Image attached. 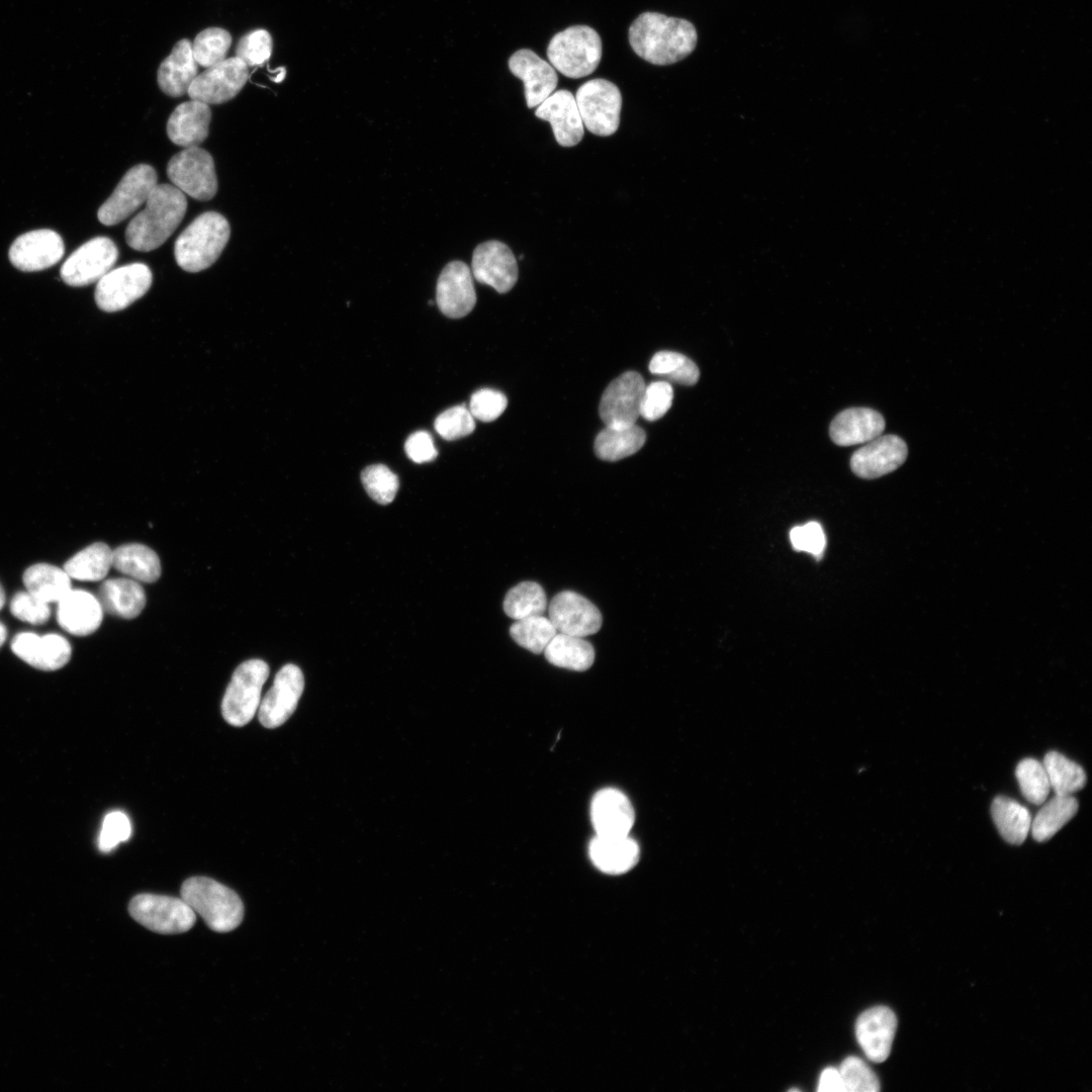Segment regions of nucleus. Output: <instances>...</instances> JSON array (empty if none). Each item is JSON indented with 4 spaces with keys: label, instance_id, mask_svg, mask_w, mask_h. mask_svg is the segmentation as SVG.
I'll return each mask as SVG.
<instances>
[{
    "label": "nucleus",
    "instance_id": "f257e3e1",
    "mask_svg": "<svg viewBox=\"0 0 1092 1092\" xmlns=\"http://www.w3.org/2000/svg\"><path fill=\"white\" fill-rule=\"evenodd\" d=\"M697 40L692 22L658 12L640 14L629 27V42L635 54L658 66L684 60L693 53Z\"/></svg>",
    "mask_w": 1092,
    "mask_h": 1092
},
{
    "label": "nucleus",
    "instance_id": "f03ea898",
    "mask_svg": "<svg viewBox=\"0 0 1092 1092\" xmlns=\"http://www.w3.org/2000/svg\"><path fill=\"white\" fill-rule=\"evenodd\" d=\"M187 209L184 193L170 184H157L146 208L139 212L125 230L127 245L140 252H150L163 245L183 219Z\"/></svg>",
    "mask_w": 1092,
    "mask_h": 1092
},
{
    "label": "nucleus",
    "instance_id": "7ed1b4c3",
    "mask_svg": "<svg viewBox=\"0 0 1092 1092\" xmlns=\"http://www.w3.org/2000/svg\"><path fill=\"white\" fill-rule=\"evenodd\" d=\"M230 236L231 226L222 214L206 211L198 215L176 240L177 264L187 272L210 267L220 256Z\"/></svg>",
    "mask_w": 1092,
    "mask_h": 1092
},
{
    "label": "nucleus",
    "instance_id": "20e7f679",
    "mask_svg": "<svg viewBox=\"0 0 1092 1092\" xmlns=\"http://www.w3.org/2000/svg\"><path fill=\"white\" fill-rule=\"evenodd\" d=\"M180 893L194 913L214 931L228 932L242 922L244 906L238 894L210 878H189L182 884Z\"/></svg>",
    "mask_w": 1092,
    "mask_h": 1092
},
{
    "label": "nucleus",
    "instance_id": "39448f33",
    "mask_svg": "<svg viewBox=\"0 0 1092 1092\" xmlns=\"http://www.w3.org/2000/svg\"><path fill=\"white\" fill-rule=\"evenodd\" d=\"M547 58L562 75L573 79L585 77L601 62V37L590 26H569L553 35L547 48Z\"/></svg>",
    "mask_w": 1092,
    "mask_h": 1092
},
{
    "label": "nucleus",
    "instance_id": "423d86ee",
    "mask_svg": "<svg viewBox=\"0 0 1092 1092\" xmlns=\"http://www.w3.org/2000/svg\"><path fill=\"white\" fill-rule=\"evenodd\" d=\"M269 666L261 659L241 663L234 671L221 702L224 720L237 727L249 723L258 711Z\"/></svg>",
    "mask_w": 1092,
    "mask_h": 1092
},
{
    "label": "nucleus",
    "instance_id": "0eeeda50",
    "mask_svg": "<svg viewBox=\"0 0 1092 1092\" xmlns=\"http://www.w3.org/2000/svg\"><path fill=\"white\" fill-rule=\"evenodd\" d=\"M575 101L583 125L600 136L615 133L620 124L622 95L619 88L606 79H592L575 93Z\"/></svg>",
    "mask_w": 1092,
    "mask_h": 1092
},
{
    "label": "nucleus",
    "instance_id": "6e6552de",
    "mask_svg": "<svg viewBox=\"0 0 1092 1092\" xmlns=\"http://www.w3.org/2000/svg\"><path fill=\"white\" fill-rule=\"evenodd\" d=\"M131 917L148 929L162 934L189 930L196 919L194 911L182 899L155 894H139L128 906Z\"/></svg>",
    "mask_w": 1092,
    "mask_h": 1092
},
{
    "label": "nucleus",
    "instance_id": "1a4fd4ad",
    "mask_svg": "<svg viewBox=\"0 0 1092 1092\" xmlns=\"http://www.w3.org/2000/svg\"><path fill=\"white\" fill-rule=\"evenodd\" d=\"M170 181L183 193L207 201L217 191V178L212 156L199 147L185 148L174 155L167 166Z\"/></svg>",
    "mask_w": 1092,
    "mask_h": 1092
},
{
    "label": "nucleus",
    "instance_id": "9d476101",
    "mask_svg": "<svg viewBox=\"0 0 1092 1092\" xmlns=\"http://www.w3.org/2000/svg\"><path fill=\"white\" fill-rule=\"evenodd\" d=\"M152 281V271L143 263L110 270L97 281L96 304L107 312L124 309L147 293Z\"/></svg>",
    "mask_w": 1092,
    "mask_h": 1092
},
{
    "label": "nucleus",
    "instance_id": "9b49d317",
    "mask_svg": "<svg viewBox=\"0 0 1092 1092\" xmlns=\"http://www.w3.org/2000/svg\"><path fill=\"white\" fill-rule=\"evenodd\" d=\"M157 182V172L152 166L139 164L130 168L110 197L99 207V221L104 225H114L124 220L147 202Z\"/></svg>",
    "mask_w": 1092,
    "mask_h": 1092
},
{
    "label": "nucleus",
    "instance_id": "f8f14e48",
    "mask_svg": "<svg viewBox=\"0 0 1092 1092\" xmlns=\"http://www.w3.org/2000/svg\"><path fill=\"white\" fill-rule=\"evenodd\" d=\"M118 249L107 237H96L74 251L62 265V280L75 287L98 281L115 264Z\"/></svg>",
    "mask_w": 1092,
    "mask_h": 1092
},
{
    "label": "nucleus",
    "instance_id": "ddd939ff",
    "mask_svg": "<svg viewBox=\"0 0 1092 1092\" xmlns=\"http://www.w3.org/2000/svg\"><path fill=\"white\" fill-rule=\"evenodd\" d=\"M248 78V66L237 57L229 58L197 75L187 94L208 105L224 103L238 95Z\"/></svg>",
    "mask_w": 1092,
    "mask_h": 1092
},
{
    "label": "nucleus",
    "instance_id": "4468645a",
    "mask_svg": "<svg viewBox=\"0 0 1092 1092\" xmlns=\"http://www.w3.org/2000/svg\"><path fill=\"white\" fill-rule=\"evenodd\" d=\"M645 385L643 377L636 371H627L614 379L600 401L599 413L604 424L608 427L636 424Z\"/></svg>",
    "mask_w": 1092,
    "mask_h": 1092
},
{
    "label": "nucleus",
    "instance_id": "2eb2a0df",
    "mask_svg": "<svg viewBox=\"0 0 1092 1092\" xmlns=\"http://www.w3.org/2000/svg\"><path fill=\"white\" fill-rule=\"evenodd\" d=\"M303 688L304 677L300 668L292 663L282 666L260 702V723L266 728H276L285 723L295 711Z\"/></svg>",
    "mask_w": 1092,
    "mask_h": 1092
},
{
    "label": "nucleus",
    "instance_id": "dca6fc26",
    "mask_svg": "<svg viewBox=\"0 0 1092 1092\" xmlns=\"http://www.w3.org/2000/svg\"><path fill=\"white\" fill-rule=\"evenodd\" d=\"M548 614L557 632L578 637L597 633L603 622L599 609L586 598L571 590L555 595L549 604Z\"/></svg>",
    "mask_w": 1092,
    "mask_h": 1092
},
{
    "label": "nucleus",
    "instance_id": "f3484780",
    "mask_svg": "<svg viewBox=\"0 0 1092 1092\" xmlns=\"http://www.w3.org/2000/svg\"><path fill=\"white\" fill-rule=\"evenodd\" d=\"M471 271L482 284L498 293L510 291L518 280V264L512 250L503 242L487 241L473 251Z\"/></svg>",
    "mask_w": 1092,
    "mask_h": 1092
},
{
    "label": "nucleus",
    "instance_id": "a211bd4d",
    "mask_svg": "<svg viewBox=\"0 0 1092 1092\" xmlns=\"http://www.w3.org/2000/svg\"><path fill=\"white\" fill-rule=\"evenodd\" d=\"M64 252L62 237L55 231L41 229L19 236L10 246L9 260L21 271L34 272L57 264Z\"/></svg>",
    "mask_w": 1092,
    "mask_h": 1092
},
{
    "label": "nucleus",
    "instance_id": "6ab92c4d",
    "mask_svg": "<svg viewBox=\"0 0 1092 1092\" xmlns=\"http://www.w3.org/2000/svg\"><path fill=\"white\" fill-rule=\"evenodd\" d=\"M907 455V445L900 437L880 435L854 451L850 468L860 478L874 479L896 470Z\"/></svg>",
    "mask_w": 1092,
    "mask_h": 1092
},
{
    "label": "nucleus",
    "instance_id": "aec40b11",
    "mask_svg": "<svg viewBox=\"0 0 1092 1092\" xmlns=\"http://www.w3.org/2000/svg\"><path fill=\"white\" fill-rule=\"evenodd\" d=\"M436 301L440 311L451 318L467 315L476 303L472 274L462 261L448 263L439 275Z\"/></svg>",
    "mask_w": 1092,
    "mask_h": 1092
},
{
    "label": "nucleus",
    "instance_id": "412c9836",
    "mask_svg": "<svg viewBox=\"0 0 1092 1092\" xmlns=\"http://www.w3.org/2000/svg\"><path fill=\"white\" fill-rule=\"evenodd\" d=\"M11 649L27 664L47 671L63 667L72 655L69 641L55 633L41 636L31 632L18 633L11 641Z\"/></svg>",
    "mask_w": 1092,
    "mask_h": 1092
},
{
    "label": "nucleus",
    "instance_id": "4be33fe9",
    "mask_svg": "<svg viewBox=\"0 0 1092 1092\" xmlns=\"http://www.w3.org/2000/svg\"><path fill=\"white\" fill-rule=\"evenodd\" d=\"M509 69L524 83L527 106L542 103L557 87L558 77L550 63L529 49L515 52L509 59Z\"/></svg>",
    "mask_w": 1092,
    "mask_h": 1092
},
{
    "label": "nucleus",
    "instance_id": "5701e85b",
    "mask_svg": "<svg viewBox=\"0 0 1092 1092\" xmlns=\"http://www.w3.org/2000/svg\"><path fill=\"white\" fill-rule=\"evenodd\" d=\"M536 117L551 124L556 142L562 147L576 146L584 134L583 123L574 95L560 89L549 95L535 111Z\"/></svg>",
    "mask_w": 1092,
    "mask_h": 1092
},
{
    "label": "nucleus",
    "instance_id": "b1692460",
    "mask_svg": "<svg viewBox=\"0 0 1092 1092\" xmlns=\"http://www.w3.org/2000/svg\"><path fill=\"white\" fill-rule=\"evenodd\" d=\"M590 819L596 835H629L635 812L629 798L620 790L605 788L596 793L590 804Z\"/></svg>",
    "mask_w": 1092,
    "mask_h": 1092
},
{
    "label": "nucleus",
    "instance_id": "393cba45",
    "mask_svg": "<svg viewBox=\"0 0 1092 1092\" xmlns=\"http://www.w3.org/2000/svg\"><path fill=\"white\" fill-rule=\"evenodd\" d=\"M897 1029V1017L886 1006H875L856 1019L855 1035L864 1055L875 1063L889 1057Z\"/></svg>",
    "mask_w": 1092,
    "mask_h": 1092
},
{
    "label": "nucleus",
    "instance_id": "a878e982",
    "mask_svg": "<svg viewBox=\"0 0 1092 1092\" xmlns=\"http://www.w3.org/2000/svg\"><path fill=\"white\" fill-rule=\"evenodd\" d=\"M103 618V609L96 596L83 589H71L58 602L57 619L68 633L87 636L95 632Z\"/></svg>",
    "mask_w": 1092,
    "mask_h": 1092
},
{
    "label": "nucleus",
    "instance_id": "bb28decb",
    "mask_svg": "<svg viewBox=\"0 0 1092 1092\" xmlns=\"http://www.w3.org/2000/svg\"><path fill=\"white\" fill-rule=\"evenodd\" d=\"M883 416L870 407H849L840 412L832 420L829 435L838 446H852L867 443L885 430Z\"/></svg>",
    "mask_w": 1092,
    "mask_h": 1092
},
{
    "label": "nucleus",
    "instance_id": "cd10ccee",
    "mask_svg": "<svg viewBox=\"0 0 1092 1092\" xmlns=\"http://www.w3.org/2000/svg\"><path fill=\"white\" fill-rule=\"evenodd\" d=\"M210 119L208 104L191 99L173 110L167 122V134L178 146L197 147L208 135Z\"/></svg>",
    "mask_w": 1092,
    "mask_h": 1092
},
{
    "label": "nucleus",
    "instance_id": "c85d7f7f",
    "mask_svg": "<svg viewBox=\"0 0 1092 1092\" xmlns=\"http://www.w3.org/2000/svg\"><path fill=\"white\" fill-rule=\"evenodd\" d=\"M588 854L600 871L619 875L630 871L638 862L640 849L630 835H596L589 842Z\"/></svg>",
    "mask_w": 1092,
    "mask_h": 1092
},
{
    "label": "nucleus",
    "instance_id": "c756f323",
    "mask_svg": "<svg viewBox=\"0 0 1092 1092\" xmlns=\"http://www.w3.org/2000/svg\"><path fill=\"white\" fill-rule=\"evenodd\" d=\"M197 65L190 40L185 38L179 40L159 67L160 89L171 97L184 95L197 76Z\"/></svg>",
    "mask_w": 1092,
    "mask_h": 1092
},
{
    "label": "nucleus",
    "instance_id": "7c9ffc66",
    "mask_svg": "<svg viewBox=\"0 0 1092 1092\" xmlns=\"http://www.w3.org/2000/svg\"><path fill=\"white\" fill-rule=\"evenodd\" d=\"M97 598L103 612L124 619L138 617L146 605L143 586L130 578L105 580L99 586Z\"/></svg>",
    "mask_w": 1092,
    "mask_h": 1092
},
{
    "label": "nucleus",
    "instance_id": "2f4dec72",
    "mask_svg": "<svg viewBox=\"0 0 1092 1092\" xmlns=\"http://www.w3.org/2000/svg\"><path fill=\"white\" fill-rule=\"evenodd\" d=\"M112 566L136 581L155 582L161 575V563L150 547L130 543L112 550Z\"/></svg>",
    "mask_w": 1092,
    "mask_h": 1092
},
{
    "label": "nucleus",
    "instance_id": "473e14b6",
    "mask_svg": "<svg viewBox=\"0 0 1092 1092\" xmlns=\"http://www.w3.org/2000/svg\"><path fill=\"white\" fill-rule=\"evenodd\" d=\"M552 665L576 671L588 669L595 661V649L583 637L557 632L544 649Z\"/></svg>",
    "mask_w": 1092,
    "mask_h": 1092
},
{
    "label": "nucleus",
    "instance_id": "72a5a7b5",
    "mask_svg": "<svg viewBox=\"0 0 1092 1092\" xmlns=\"http://www.w3.org/2000/svg\"><path fill=\"white\" fill-rule=\"evenodd\" d=\"M646 441L645 432L636 424L603 429L595 440L596 455L606 461H617L635 454Z\"/></svg>",
    "mask_w": 1092,
    "mask_h": 1092
},
{
    "label": "nucleus",
    "instance_id": "f704fd0d",
    "mask_svg": "<svg viewBox=\"0 0 1092 1092\" xmlns=\"http://www.w3.org/2000/svg\"><path fill=\"white\" fill-rule=\"evenodd\" d=\"M70 578L64 568L48 563L29 566L22 576L26 590L48 604L58 603L72 589Z\"/></svg>",
    "mask_w": 1092,
    "mask_h": 1092
},
{
    "label": "nucleus",
    "instance_id": "c9c22d12",
    "mask_svg": "<svg viewBox=\"0 0 1092 1092\" xmlns=\"http://www.w3.org/2000/svg\"><path fill=\"white\" fill-rule=\"evenodd\" d=\"M991 814L1000 835L1008 843L1019 845L1025 840L1032 820L1026 807L1011 798L998 796L991 805Z\"/></svg>",
    "mask_w": 1092,
    "mask_h": 1092
},
{
    "label": "nucleus",
    "instance_id": "e433bc0d",
    "mask_svg": "<svg viewBox=\"0 0 1092 1092\" xmlns=\"http://www.w3.org/2000/svg\"><path fill=\"white\" fill-rule=\"evenodd\" d=\"M1078 811V802L1072 796L1055 795L1031 820L1032 837L1043 842L1052 838Z\"/></svg>",
    "mask_w": 1092,
    "mask_h": 1092
},
{
    "label": "nucleus",
    "instance_id": "4c0bfd02",
    "mask_svg": "<svg viewBox=\"0 0 1092 1092\" xmlns=\"http://www.w3.org/2000/svg\"><path fill=\"white\" fill-rule=\"evenodd\" d=\"M112 566V550L102 542L93 543L71 557L64 570L82 581L102 580Z\"/></svg>",
    "mask_w": 1092,
    "mask_h": 1092
},
{
    "label": "nucleus",
    "instance_id": "58836bf2",
    "mask_svg": "<svg viewBox=\"0 0 1092 1092\" xmlns=\"http://www.w3.org/2000/svg\"><path fill=\"white\" fill-rule=\"evenodd\" d=\"M1042 765L1055 795H1073L1086 784V774L1082 766L1058 751L1048 752Z\"/></svg>",
    "mask_w": 1092,
    "mask_h": 1092
},
{
    "label": "nucleus",
    "instance_id": "ea45409f",
    "mask_svg": "<svg viewBox=\"0 0 1092 1092\" xmlns=\"http://www.w3.org/2000/svg\"><path fill=\"white\" fill-rule=\"evenodd\" d=\"M547 597L543 587L534 581H522L512 587L504 600V611L512 619L543 615Z\"/></svg>",
    "mask_w": 1092,
    "mask_h": 1092
},
{
    "label": "nucleus",
    "instance_id": "a19ab883",
    "mask_svg": "<svg viewBox=\"0 0 1092 1092\" xmlns=\"http://www.w3.org/2000/svg\"><path fill=\"white\" fill-rule=\"evenodd\" d=\"M648 368L652 374L663 376L681 385H694L700 378V370L696 363L684 354L673 351L655 353Z\"/></svg>",
    "mask_w": 1092,
    "mask_h": 1092
},
{
    "label": "nucleus",
    "instance_id": "79ce46f5",
    "mask_svg": "<svg viewBox=\"0 0 1092 1092\" xmlns=\"http://www.w3.org/2000/svg\"><path fill=\"white\" fill-rule=\"evenodd\" d=\"M556 633L549 618L543 615L517 620L510 628L514 641L535 654L542 653Z\"/></svg>",
    "mask_w": 1092,
    "mask_h": 1092
},
{
    "label": "nucleus",
    "instance_id": "37998d69",
    "mask_svg": "<svg viewBox=\"0 0 1092 1092\" xmlns=\"http://www.w3.org/2000/svg\"><path fill=\"white\" fill-rule=\"evenodd\" d=\"M231 43L232 36L229 31L220 27H209L196 35L192 53L198 65L209 68L226 59Z\"/></svg>",
    "mask_w": 1092,
    "mask_h": 1092
},
{
    "label": "nucleus",
    "instance_id": "c03bdc74",
    "mask_svg": "<svg viewBox=\"0 0 1092 1092\" xmlns=\"http://www.w3.org/2000/svg\"><path fill=\"white\" fill-rule=\"evenodd\" d=\"M1015 777L1023 797L1031 804H1042L1051 786L1042 762L1034 758H1024L1016 766Z\"/></svg>",
    "mask_w": 1092,
    "mask_h": 1092
},
{
    "label": "nucleus",
    "instance_id": "a18cd8bd",
    "mask_svg": "<svg viewBox=\"0 0 1092 1092\" xmlns=\"http://www.w3.org/2000/svg\"><path fill=\"white\" fill-rule=\"evenodd\" d=\"M361 480L369 496L380 505L390 504L399 486L396 474L383 464L367 466L361 472Z\"/></svg>",
    "mask_w": 1092,
    "mask_h": 1092
},
{
    "label": "nucleus",
    "instance_id": "49530a36",
    "mask_svg": "<svg viewBox=\"0 0 1092 1092\" xmlns=\"http://www.w3.org/2000/svg\"><path fill=\"white\" fill-rule=\"evenodd\" d=\"M839 1073L844 1092H878L880 1081L861 1059L850 1056L843 1060Z\"/></svg>",
    "mask_w": 1092,
    "mask_h": 1092
},
{
    "label": "nucleus",
    "instance_id": "de8ad7c7",
    "mask_svg": "<svg viewBox=\"0 0 1092 1092\" xmlns=\"http://www.w3.org/2000/svg\"><path fill=\"white\" fill-rule=\"evenodd\" d=\"M436 432L447 441H454L471 434L475 429L474 418L465 404L452 406L435 420Z\"/></svg>",
    "mask_w": 1092,
    "mask_h": 1092
},
{
    "label": "nucleus",
    "instance_id": "09e8293b",
    "mask_svg": "<svg viewBox=\"0 0 1092 1092\" xmlns=\"http://www.w3.org/2000/svg\"><path fill=\"white\" fill-rule=\"evenodd\" d=\"M673 389L668 381H653L645 385L640 403V416L647 421L662 418L670 408Z\"/></svg>",
    "mask_w": 1092,
    "mask_h": 1092
},
{
    "label": "nucleus",
    "instance_id": "8fccbe9b",
    "mask_svg": "<svg viewBox=\"0 0 1092 1092\" xmlns=\"http://www.w3.org/2000/svg\"><path fill=\"white\" fill-rule=\"evenodd\" d=\"M272 52V38L264 29L254 30L243 36L236 50V57L248 67L265 63Z\"/></svg>",
    "mask_w": 1092,
    "mask_h": 1092
},
{
    "label": "nucleus",
    "instance_id": "3c124183",
    "mask_svg": "<svg viewBox=\"0 0 1092 1092\" xmlns=\"http://www.w3.org/2000/svg\"><path fill=\"white\" fill-rule=\"evenodd\" d=\"M11 614L20 621L32 624H44L51 616L48 603L37 599L27 590L16 593L10 602Z\"/></svg>",
    "mask_w": 1092,
    "mask_h": 1092
},
{
    "label": "nucleus",
    "instance_id": "603ef678",
    "mask_svg": "<svg viewBox=\"0 0 1092 1092\" xmlns=\"http://www.w3.org/2000/svg\"><path fill=\"white\" fill-rule=\"evenodd\" d=\"M508 399L500 391L482 388L474 392L469 401V412L481 422L496 420L506 410Z\"/></svg>",
    "mask_w": 1092,
    "mask_h": 1092
},
{
    "label": "nucleus",
    "instance_id": "864d4df0",
    "mask_svg": "<svg viewBox=\"0 0 1092 1092\" xmlns=\"http://www.w3.org/2000/svg\"><path fill=\"white\" fill-rule=\"evenodd\" d=\"M131 825L128 817L121 811L108 813L102 823L98 838V847L103 852L113 849L119 842L130 837Z\"/></svg>",
    "mask_w": 1092,
    "mask_h": 1092
},
{
    "label": "nucleus",
    "instance_id": "5fc2aeb1",
    "mask_svg": "<svg viewBox=\"0 0 1092 1092\" xmlns=\"http://www.w3.org/2000/svg\"><path fill=\"white\" fill-rule=\"evenodd\" d=\"M792 546L797 551H805L820 559L826 547V536L817 522H809L794 527L790 532Z\"/></svg>",
    "mask_w": 1092,
    "mask_h": 1092
},
{
    "label": "nucleus",
    "instance_id": "6e6d98bb",
    "mask_svg": "<svg viewBox=\"0 0 1092 1092\" xmlns=\"http://www.w3.org/2000/svg\"><path fill=\"white\" fill-rule=\"evenodd\" d=\"M407 457L416 463H425L434 460L438 456L434 441L426 431L413 433L404 443Z\"/></svg>",
    "mask_w": 1092,
    "mask_h": 1092
},
{
    "label": "nucleus",
    "instance_id": "4d7b16f0",
    "mask_svg": "<svg viewBox=\"0 0 1092 1092\" xmlns=\"http://www.w3.org/2000/svg\"><path fill=\"white\" fill-rule=\"evenodd\" d=\"M817 1091L844 1092L839 1070L828 1067L820 1074Z\"/></svg>",
    "mask_w": 1092,
    "mask_h": 1092
},
{
    "label": "nucleus",
    "instance_id": "13d9d810",
    "mask_svg": "<svg viewBox=\"0 0 1092 1092\" xmlns=\"http://www.w3.org/2000/svg\"><path fill=\"white\" fill-rule=\"evenodd\" d=\"M6 637H7V629H6V627H5V626H4V625H3V624H2L1 622H0V647H1V646L3 645V643L5 642V640H6Z\"/></svg>",
    "mask_w": 1092,
    "mask_h": 1092
},
{
    "label": "nucleus",
    "instance_id": "bf43d9fd",
    "mask_svg": "<svg viewBox=\"0 0 1092 1092\" xmlns=\"http://www.w3.org/2000/svg\"><path fill=\"white\" fill-rule=\"evenodd\" d=\"M4 604H5V593L3 590V587L0 584V610L3 608Z\"/></svg>",
    "mask_w": 1092,
    "mask_h": 1092
},
{
    "label": "nucleus",
    "instance_id": "052dcab7",
    "mask_svg": "<svg viewBox=\"0 0 1092 1092\" xmlns=\"http://www.w3.org/2000/svg\"><path fill=\"white\" fill-rule=\"evenodd\" d=\"M789 1091H800V1089L792 1088Z\"/></svg>",
    "mask_w": 1092,
    "mask_h": 1092
}]
</instances>
